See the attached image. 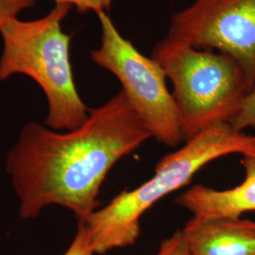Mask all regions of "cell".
<instances>
[{
	"label": "cell",
	"mask_w": 255,
	"mask_h": 255,
	"mask_svg": "<svg viewBox=\"0 0 255 255\" xmlns=\"http://www.w3.org/2000/svg\"><path fill=\"white\" fill-rule=\"evenodd\" d=\"M71 9L69 4L56 3L42 18L12 19L0 29L4 45L0 57V81L18 74L31 78L48 102L46 127L59 131L81 127L90 111L74 81L71 37L62 28Z\"/></svg>",
	"instance_id": "cell-3"
},
{
	"label": "cell",
	"mask_w": 255,
	"mask_h": 255,
	"mask_svg": "<svg viewBox=\"0 0 255 255\" xmlns=\"http://www.w3.org/2000/svg\"><path fill=\"white\" fill-rule=\"evenodd\" d=\"M151 58L173 86L182 142L218 123H230L252 90L237 60L224 53L198 48L165 37Z\"/></svg>",
	"instance_id": "cell-4"
},
{
	"label": "cell",
	"mask_w": 255,
	"mask_h": 255,
	"mask_svg": "<svg viewBox=\"0 0 255 255\" xmlns=\"http://www.w3.org/2000/svg\"><path fill=\"white\" fill-rule=\"evenodd\" d=\"M190 255H255V222L193 217L181 230Z\"/></svg>",
	"instance_id": "cell-7"
},
{
	"label": "cell",
	"mask_w": 255,
	"mask_h": 255,
	"mask_svg": "<svg viewBox=\"0 0 255 255\" xmlns=\"http://www.w3.org/2000/svg\"><path fill=\"white\" fill-rule=\"evenodd\" d=\"M153 137L124 92L89 111L81 127L65 132L28 122L6 158L19 201V218L33 219L50 205L83 221L100 204L101 185L117 162Z\"/></svg>",
	"instance_id": "cell-1"
},
{
	"label": "cell",
	"mask_w": 255,
	"mask_h": 255,
	"mask_svg": "<svg viewBox=\"0 0 255 255\" xmlns=\"http://www.w3.org/2000/svg\"><path fill=\"white\" fill-rule=\"evenodd\" d=\"M241 155L245 179L239 185L217 190L198 184L183 192L175 202L201 218L240 219L244 213L255 211V147Z\"/></svg>",
	"instance_id": "cell-8"
},
{
	"label": "cell",
	"mask_w": 255,
	"mask_h": 255,
	"mask_svg": "<svg viewBox=\"0 0 255 255\" xmlns=\"http://www.w3.org/2000/svg\"><path fill=\"white\" fill-rule=\"evenodd\" d=\"M253 147L255 135L223 122L205 128L182 148L164 156L150 180L133 190L121 192L82 221L88 229L95 255L134 244L140 235L141 217L157 201L189 184L210 162L225 155L242 154Z\"/></svg>",
	"instance_id": "cell-2"
},
{
	"label": "cell",
	"mask_w": 255,
	"mask_h": 255,
	"mask_svg": "<svg viewBox=\"0 0 255 255\" xmlns=\"http://www.w3.org/2000/svg\"><path fill=\"white\" fill-rule=\"evenodd\" d=\"M97 15L101 23V45L92 50V61L119 79L122 91L154 138L169 147L178 146L182 142L179 117L163 68L122 36L106 11Z\"/></svg>",
	"instance_id": "cell-5"
},
{
	"label": "cell",
	"mask_w": 255,
	"mask_h": 255,
	"mask_svg": "<svg viewBox=\"0 0 255 255\" xmlns=\"http://www.w3.org/2000/svg\"><path fill=\"white\" fill-rule=\"evenodd\" d=\"M167 37L235 58L255 85V0H195L176 12Z\"/></svg>",
	"instance_id": "cell-6"
},
{
	"label": "cell",
	"mask_w": 255,
	"mask_h": 255,
	"mask_svg": "<svg viewBox=\"0 0 255 255\" xmlns=\"http://www.w3.org/2000/svg\"><path fill=\"white\" fill-rule=\"evenodd\" d=\"M88 229L84 222H79L72 243L63 255H94Z\"/></svg>",
	"instance_id": "cell-10"
},
{
	"label": "cell",
	"mask_w": 255,
	"mask_h": 255,
	"mask_svg": "<svg viewBox=\"0 0 255 255\" xmlns=\"http://www.w3.org/2000/svg\"><path fill=\"white\" fill-rule=\"evenodd\" d=\"M56 3H66L75 7L79 13L94 11L97 14L101 11H108L113 0H54Z\"/></svg>",
	"instance_id": "cell-12"
},
{
	"label": "cell",
	"mask_w": 255,
	"mask_h": 255,
	"mask_svg": "<svg viewBox=\"0 0 255 255\" xmlns=\"http://www.w3.org/2000/svg\"><path fill=\"white\" fill-rule=\"evenodd\" d=\"M34 0H0V29L10 20L17 18L19 13L33 7Z\"/></svg>",
	"instance_id": "cell-11"
},
{
	"label": "cell",
	"mask_w": 255,
	"mask_h": 255,
	"mask_svg": "<svg viewBox=\"0 0 255 255\" xmlns=\"http://www.w3.org/2000/svg\"><path fill=\"white\" fill-rule=\"evenodd\" d=\"M230 124L240 131L249 128L255 129V85L247 95L237 116Z\"/></svg>",
	"instance_id": "cell-9"
},
{
	"label": "cell",
	"mask_w": 255,
	"mask_h": 255,
	"mask_svg": "<svg viewBox=\"0 0 255 255\" xmlns=\"http://www.w3.org/2000/svg\"><path fill=\"white\" fill-rule=\"evenodd\" d=\"M156 255H190L184 245L181 231H177L161 243Z\"/></svg>",
	"instance_id": "cell-13"
}]
</instances>
